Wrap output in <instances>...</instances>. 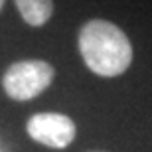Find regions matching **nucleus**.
Segmentation results:
<instances>
[{
  "instance_id": "2",
  "label": "nucleus",
  "mask_w": 152,
  "mask_h": 152,
  "mask_svg": "<svg viewBox=\"0 0 152 152\" xmlns=\"http://www.w3.org/2000/svg\"><path fill=\"white\" fill-rule=\"evenodd\" d=\"M56 77L53 65L44 59L14 61L2 75V89L14 101H32L39 97Z\"/></svg>"
},
{
  "instance_id": "4",
  "label": "nucleus",
  "mask_w": 152,
  "mask_h": 152,
  "mask_svg": "<svg viewBox=\"0 0 152 152\" xmlns=\"http://www.w3.org/2000/svg\"><path fill=\"white\" fill-rule=\"evenodd\" d=\"M22 20L32 28H42L53 16V0H14Z\"/></svg>"
},
{
  "instance_id": "5",
  "label": "nucleus",
  "mask_w": 152,
  "mask_h": 152,
  "mask_svg": "<svg viewBox=\"0 0 152 152\" xmlns=\"http://www.w3.org/2000/svg\"><path fill=\"white\" fill-rule=\"evenodd\" d=\"M4 2L6 0H0V12H2V8H4Z\"/></svg>"
},
{
  "instance_id": "3",
  "label": "nucleus",
  "mask_w": 152,
  "mask_h": 152,
  "mask_svg": "<svg viewBox=\"0 0 152 152\" xmlns=\"http://www.w3.org/2000/svg\"><path fill=\"white\" fill-rule=\"evenodd\" d=\"M26 132L42 146L63 150L77 136L73 118L63 113H36L26 121Z\"/></svg>"
},
{
  "instance_id": "6",
  "label": "nucleus",
  "mask_w": 152,
  "mask_h": 152,
  "mask_svg": "<svg viewBox=\"0 0 152 152\" xmlns=\"http://www.w3.org/2000/svg\"><path fill=\"white\" fill-rule=\"evenodd\" d=\"M95 152H103V150H95Z\"/></svg>"
},
{
  "instance_id": "1",
  "label": "nucleus",
  "mask_w": 152,
  "mask_h": 152,
  "mask_svg": "<svg viewBox=\"0 0 152 152\" xmlns=\"http://www.w3.org/2000/svg\"><path fill=\"white\" fill-rule=\"evenodd\" d=\"M77 48L91 73L99 77H118L132 63V44L129 36L109 20H89L79 30Z\"/></svg>"
}]
</instances>
